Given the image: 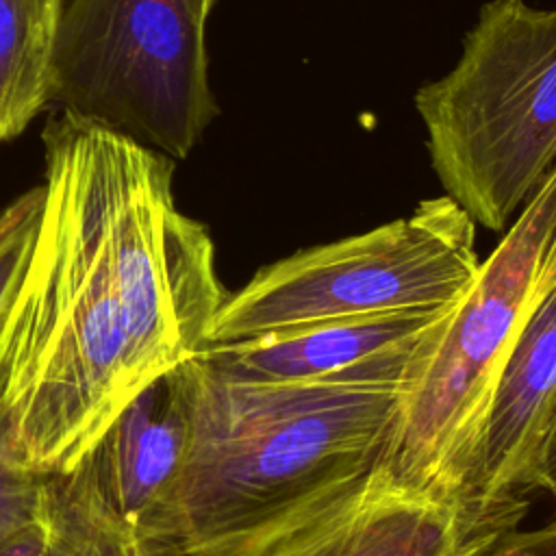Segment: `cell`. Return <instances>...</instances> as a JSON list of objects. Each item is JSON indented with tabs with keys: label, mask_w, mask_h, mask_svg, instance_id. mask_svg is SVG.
<instances>
[{
	"label": "cell",
	"mask_w": 556,
	"mask_h": 556,
	"mask_svg": "<svg viewBox=\"0 0 556 556\" xmlns=\"http://www.w3.org/2000/svg\"><path fill=\"white\" fill-rule=\"evenodd\" d=\"M556 439V289L510 350L489 406L469 497L482 506L543 491Z\"/></svg>",
	"instance_id": "cell-10"
},
{
	"label": "cell",
	"mask_w": 556,
	"mask_h": 556,
	"mask_svg": "<svg viewBox=\"0 0 556 556\" xmlns=\"http://www.w3.org/2000/svg\"><path fill=\"white\" fill-rule=\"evenodd\" d=\"M96 146L106 239L139 391L204 350L228 291L217 276L208 230L174 202V161L100 128Z\"/></svg>",
	"instance_id": "cell-7"
},
{
	"label": "cell",
	"mask_w": 556,
	"mask_h": 556,
	"mask_svg": "<svg viewBox=\"0 0 556 556\" xmlns=\"http://www.w3.org/2000/svg\"><path fill=\"white\" fill-rule=\"evenodd\" d=\"M556 289V167L480 261L406 387L387 443L395 480L469 497L497 376L519 334Z\"/></svg>",
	"instance_id": "cell-4"
},
{
	"label": "cell",
	"mask_w": 556,
	"mask_h": 556,
	"mask_svg": "<svg viewBox=\"0 0 556 556\" xmlns=\"http://www.w3.org/2000/svg\"><path fill=\"white\" fill-rule=\"evenodd\" d=\"M46 208L4 384V441L26 469H72L137 393L106 239L96 128L48 124Z\"/></svg>",
	"instance_id": "cell-2"
},
{
	"label": "cell",
	"mask_w": 556,
	"mask_h": 556,
	"mask_svg": "<svg viewBox=\"0 0 556 556\" xmlns=\"http://www.w3.org/2000/svg\"><path fill=\"white\" fill-rule=\"evenodd\" d=\"M432 169L486 230H504L556 167V9L489 0L456 65L415 93Z\"/></svg>",
	"instance_id": "cell-3"
},
{
	"label": "cell",
	"mask_w": 556,
	"mask_h": 556,
	"mask_svg": "<svg viewBox=\"0 0 556 556\" xmlns=\"http://www.w3.org/2000/svg\"><path fill=\"white\" fill-rule=\"evenodd\" d=\"M189 441L182 367L143 384L87 452L113 510L148 556H167L169 513Z\"/></svg>",
	"instance_id": "cell-9"
},
{
	"label": "cell",
	"mask_w": 556,
	"mask_h": 556,
	"mask_svg": "<svg viewBox=\"0 0 556 556\" xmlns=\"http://www.w3.org/2000/svg\"><path fill=\"white\" fill-rule=\"evenodd\" d=\"M46 208L43 182L0 213V348L11 330L30 271Z\"/></svg>",
	"instance_id": "cell-14"
},
{
	"label": "cell",
	"mask_w": 556,
	"mask_h": 556,
	"mask_svg": "<svg viewBox=\"0 0 556 556\" xmlns=\"http://www.w3.org/2000/svg\"><path fill=\"white\" fill-rule=\"evenodd\" d=\"M480 258L476 222L450 198L263 265L217 311L204 348L304 326L456 306Z\"/></svg>",
	"instance_id": "cell-6"
},
{
	"label": "cell",
	"mask_w": 556,
	"mask_h": 556,
	"mask_svg": "<svg viewBox=\"0 0 556 556\" xmlns=\"http://www.w3.org/2000/svg\"><path fill=\"white\" fill-rule=\"evenodd\" d=\"M530 500L482 506L402 484L380 458L235 556H484L519 528Z\"/></svg>",
	"instance_id": "cell-8"
},
{
	"label": "cell",
	"mask_w": 556,
	"mask_h": 556,
	"mask_svg": "<svg viewBox=\"0 0 556 556\" xmlns=\"http://www.w3.org/2000/svg\"><path fill=\"white\" fill-rule=\"evenodd\" d=\"M217 0H202V4H204V9L211 13V9H213V4H215Z\"/></svg>",
	"instance_id": "cell-20"
},
{
	"label": "cell",
	"mask_w": 556,
	"mask_h": 556,
	"mask_svg": "<svg viewBox=\"0 0 556 556\" xmlns=\"http://www.w3.org/2000/svg\"><path fill=\"white\" fill-rule=\"evenodd\" d=\"M46 61L26 0H0V141L22 132L48 104Z\"/></svg>",
	"instance_id": "cell-13"
},
{
	"label": "cell",
	"mask_w": 556,
	"mask_h": 556,
	"mask_svg": "<svg viewBox=\"0 0 556 556\" xmlns=\"http://www.w3.org/2000/svg\"><path fill=\"white\" fill-rule=\"evenodd\" d=\"M454 308L321 321L289 332L204 348L200 354L239 380L308 382L352 371L374 358L430 341Z\"/></svg>",
	"instance_id": "cell-11"
},
{
	"label": "cell",
	"mask_w": 556,
	"mask_h": 556,
	"mask_svg": "<svg viewBox=\"0 0 556 556\" xmlns=\"http://www.w3.org/2000/svg\"><path fill=\"white\" fill-rule=\"evenodd\" d=\"M202 0H70L46 61L61 115L185 159L217 115Z\"/></svg>",
	"instance_id": "cell-5"
},
{
	"label": "cell",
	"mask_w": 556,
	"mask_h": 556,
	"mask_svg": "<svg viewBox=\"0 0 556 556\" xmlns=\"http://www.w3.org/2000/svg\"><path fill=\"white\" fill-rule=\"evenodd\" d=\"M543 493L556 500V439L549 447L547 460H545V476H543Z\"/></svg>",
	"instance_id": "cell-18"
},
{
	"label": "cell",
	"mask_w": 556,
	"mask_h": 556,
	"mask_svg": "<svg viewBox=\"0 0 556 556\" xmlns=\"http://www.w3.org/2000/svg\"><path fill=\"white\" fill-rule=\"evenodd\" d=\"M9 361H11V354L4 352V356H0V397H2V391L7 384V376H9Z\"/></svg>",
	"instance_id": "cell-19"
},
{
	"label": "cell",
	"mask_w": 556,
	"mask_h": 556,
	"mask_svg": "<svg viewBox=\"0 0 556 556\" xmlns=\"http://www.w3.org/2000/svg\"><path fill=\"white\" fill-rule=\"evenodd\" d=\"M0 556H148L135 530L106 502L85 454L43 480L39 517L0 541Z\"/></svg>",
	"instance_id": "cell-12"
},
{
	"label": "cell",
	"mask_w": 556,
	"mask_h": 556,
	"mask_svg": "<svg viewBox=\"0 0 556 556\" xmlns=\"http://www.w3.org/2000/svg\"><path fill=\"white\" fill-rule=\"evenodd\" d=\"M26 4H28V11H30V17H33L35 33H37L41 46L48 52L52 30H54V24L59 20L63 0H26Z\"/></svg>",
	"instance_id": "cell-17"
},
{
	"label": "cell",
	"mask_w": 556,
	"mask_h": 556,
	"mask_svg": "<svg viewBox=\"0 0 556 556\" xmlns=\"http://www.w3.org/2000/svg\"><path fill=\"white\" fill-rule=\"evenodd\" d=\"M4 391L0 397V541L15 530L28 526L39 517L43 502V480L26 467H22L7 450L4 441Z\"/></svg>",
	"instance_id": "cell-15"
},
{
	"label": "cell",
	"mask_w": 556,
	"mask_h": 556,
	"mask_svg": "<svg viewBox=\"0 0 556 556\" xmlns=\"http://www.w3.org/2000/svg\"><path fill=\"white\" fill-rule=\"evenodd\" d=\"M437 337L308 382L239 380L204 354L180 363L189 441L167 556H235L369 471L384 458L402 395Z\"/></svg>",
	"instance_id": "cell-1"
},
{
	"label": "cell",
	"mask_w": 556,
	"mask_h": 556,
	"mask_svg": "<svg viewBox=\"0 0 556 556\" xmlns=\"http://www.w3.org/2000/svg\"><path fill=\"white\" fill-rule=\"evenodd\" d=\"M484 556H556V519L530 530L519 526L506 532Z\"/></svg>",
	"instance_id": "cell-16"
}]
</instances>
